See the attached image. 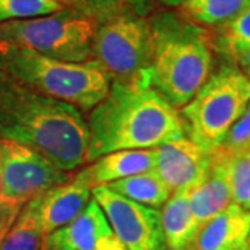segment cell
Masks as SVG:
<instances>
[{
    "mask_svg": "<svg viewBox=\"0 0 250 250\" xmlns=\"http://www.w3.org/2000/svg\"><path fill=\"white\" fill-rule=\"evenodd\" d=\"M156 150L154 171L172 192L192 190L206 178L214 153L205 152L188 135L164 143Z\"/></svg>",
    "mask_w": 250,
    "mask_h": 250,
    "instance_id": "30bf717a",
    "label": "cell"
},
{
    "mask_svg": "<svg viewBox=\"0 0 250 250\" xmlns=\"http://www.w3.org/2000/svg\"><path fill=\"white\" fill-rule=\"evenodd\" d=\"M3 192L1 195L28 202L32 197L72 178L42 153L21 143L0 138Z\"/></svg>",
    "mask_w": 250,
    "mask_h": 250,
    "instance_id": "ba28073f",
    "label": "cell"
},
{
    "mask_svg": "<svg viewBox=\"0 0 250 250\" xmlns=\"http://www.w3.org/2000/svg\"><path fill=\"white\" fill-rule=\"evenodd\" d=\"M153 59L150 85L177 110L193 99L208 80L214 62V38L182 14L160 13L150 20Z\"/></svg>",
    "mask_w": 250,
    "mask_h": 250,
    "instance_id": "3957f363",
    "label": "cell"
},
{
    "mask_svg": "<svg viewBox=\"0 0 250 250\" xmlns=\"http://www.w3.org/2000/svg\"><path fill=\"white\" fill-rule=\"evenodd\" d=\"M135 4H136L139 16H143L149 10V6L152 4V0H135Z\"/></svg>",
    "mask_w": 250,
    "mask_h": 250,
    "instance_id": "4316f807",
    "label": "cell"
},
{
    "mask_svg": "<svg viewBox=\"0 0 250 250\" xmlns=\"http://www.w3.org/2000/svg\"><path fill=\"white\" fill-rule=\"evenodd\" d=\"M249 6L250 0H187L181 14L200 27H221Z\"/></svg>",
    "mask_w": 250,
    "mask_h": 250,
    "instance_id": "d6986e66",
    "label": "cell"
},
{
    "mask_svg": "<svg viewBox=\"0 0 250 250\" xmlns=\"http://www.w3.org/2000/svg\"><path fill=\"white\" fill-rule=\"evenodd\" d=\"M25 203L27 202L20 199H13L3 195L0 196V245L11 229L13 224L16 223Z\"/></svg>",
    "mask_w": 250,
    "mask_h": 250,
    "instance_id": "d4e9b609",
    "label": "cell"
},
{
    "mask_svg": "<svg viewBox=\"0 0 250 250\" xmlns=\"http://www.w3.org/2000/svg\"><path fill=\"white\" fill-rule=\"evenodd\" d=\"M92 196L125 250H168L157 208L132 202L107 187L93 188Z\"/></svg>",
    "mask_w": 250,
    "mask_h": 250,
    "instance_id": "9c48e42d",
    "label": "cell"
},
{
    "mask_svg": "<svg viewBox=\"0 0 250 250\" xmlns=\"http://www.w3.org/2000/svg\"><path fill=\"white\" fill-rule=\"evenodd\" d=\"M70 9L64 0H0V24L53 14Z\"/></svg>",
    "mask_w": 250,
    "mask_h": 250,
    "instance_id": "44dd1931",
    "label": "cell"
},
{
    "mask_svg": "<svg viewBox=\"0 0 250 250\" xmlns=\"http://www.w3.org/2000/svg\"><path fill=\"white\" fill-rule=\"evenodd\" d=\"M0 138L29 146L71 172L85 164L89 131L75 106L0 71Z\"/></svg>",
    "mask_w": 250,
    "mask_h": 250,
    "instance_id": "7a4b0ae2",
    "label": "cell"
},
{
    "mask_svg": "<svg viewBox=\"0 0 250 250\" xmlns=\"http://www.w3.org/2000/svg\"><path fill=\"white\" fill-rule=\"evenodd\" d=\"M39 195L28 200L0 245V250H43L46 235L39 218Z\"/></svg>",
    "mask_w": 250,
    "mask_h": 250,
    "instance_id": "ac0fdd59",
    "label": "cell"
},
{
    "mask_svg": "<svg viewBox=\"0 0 250 250\" xmlns=\"http://www.w3.org/2000/svg\"><path fill=\"white\" fill-rule=\"evenodd\" d=\"M92 199V188L77 177L39 195V218L47 236L70 224L85 210Z\"/></svg>",
    "mask_w": 250,
    "mask_h": 250,
    "instance_id": "5bb4252c",
    "label": "cell"
},
{
    "mask_svg": "<svg viewBox=\"0 0 250 250\" xmlns=\"http://www.w3.org/2000/svg\"><path fill=\"white\" fill-rule=\"evenodd\" d=\"M86 124L85 164L118 150L156 149L187 135L179 110L153 88L150 78L111 81L107 95L89 111Z\"/></svg>",
    "mask_w": 250,
    "mask_h": 250,
    "instance_id": "6da1fadb",
    "label": "cell"
},
{
    "mask_svg": "<svg viewBox=\"0 0 250 250\" xmlns=\"http://www.w3.org/2000/svg\"><path fill=\"white\" fill-rule=\"evenodd\" d=\"M0 71L49 98L89 113L107 95L111 78L93 59L72 62L0 42Z\"/></svg>",
    "mask_w": 250,
    "mask_h": 250,
    "instance_id": "277c9868",
    "label": "cell"
},
{
    "mask_svg": "<svg viewBox=\"0 0 250 250\" xmlns=\"http://www.w3.org/2000/svg\"><path fill=\"white\" fill-rule=\"evenodd\" d=\"M248 250H250V243H249V249H248Z\"/></svg>",
    "mask_w": 250,
    "mask_h": 250,
    "instance_id": "f546056e",
    "label": "cell"
},
{
    "mask_svg": "<svg viewBox=\"0 0 250 250\" xmlns=\"http://www.w3.org/2000/svg\"><path fill=\"white\" fill-rule=\"evenodd\" d=\"M3 192V171H1V154H0V196Z\"/></svg>",
    "mask_w": 250,
    "mask_h": 250,
    "instance_id": "f1b7e54d",
    "label": "cell"
},
{
    "mask_svg": "<svg viewBox=\"0 0 250 250\" xmlns=\"http://www.w3.org/2000/svg\"><path fill=\"white\" fill-rule=\"evenodd\" d=\"M218 28L214 38V47L235 57L250 49V6Z\"/></svg>",
    "mask_w": 250,
    "mask_h": 250,
    "instance_id": "ffe728a7",
    "label": "cell"
},
{
    "mask_svg": "<svg viewBox=\"0 0 250 250\" xmlns=\"http://www.w3.org/2000/svg\"><path fill=\"white\" fill-rule=\"evenodd\" d=\"M187 0H159V3H161L166 7H181Z\"/></svg>",
    "mask_w": 250,
    "mask_h": 250,
    "instance_id": "83f0119b",
    "label": "cell"
},
{
    "mask_svg": "<svg viewBox=\"0 0 250 250\" xmlns=\"http://www.w3.org/2000/svg\"><path fill=\"white\" fill-rule=\"evenodd\" d=\"M92 59L111 81L149 78L153 59L150 21L135 14L106 20L96 28Z\"/></svg>",
    "mask_w": 250,
    "mask_h": 250,
    "instance_id": "52a82bcc",
    "label": "cell"
},
{
    "mask_svg": "<svg viewBox=\"0 0 250 250\" xmlns=\"http://www.w3.org/2000/svg\"><path fill=\"white\" fill-rule=\"evenodd\" d=\"M156 166L154 149L118 150L100 156L89 163L88 167L75 175L92 189L106 187L120 179L128 178L146 171H153Z\"/></svg>",
    "mask_w": 250,
    "mask_h": 250,
    "instance_id": "4fadbf2b",
    "label": "cell"
},
{
    "mask_svg": "<svg viewBox=\"0 0 250 250\" xmlns=\"http://www.w3.org/2000/svg\"><path fill=\"white\" fill-rule=\"evenodd\" d=\"M192 214L199 228L232 203L228 179V153L217 150L206 178L189 192Z\"/></svg>",
    "mask_w": 250,
    "mask_h": 250,
    "instance_id": "9a60e30c",
    "label": "cell"
},
{
    "mask_svg": "<svg viewBox=\"0 0 250 250\" xmlns=\"http://www.w3.org/2000/svg\"><path fill=\"white\" fill-rule=\"evenodd\" d=\"M233 60L238 62V68L241 70L246 77H248V80L250 81V49L249 50H246V52H242V53L236 54L235 57H233Z\"/></svg>",
    "mask_w": 250,
    "mask_h": 250,
    "instance_id": "484cf974",
    "label": "cell"
},
{
    "mask_svg": "<svg viewBox=\"0 0 250 250\" xmlns=\"http://www.w3.org/2000/svg\"><path fill=\"white\" fill-rule=\"evenodd\" d=\"M193 250H195V249H193Z\"/></svg>",
    "mask_w": 250,
    "mask_h": 250,
    "instance_id": "4dcf8cb0",
    "label": "cell"
},
{
    "mask_svg": "<svg viewBox=\"0 0 250 250\" xmlns=\"http://www.w3.org/2000/svg\"><path fill=\"white\" fill-rule=\"evenodd\" d=\"M249 149H250V147H249Z\"/></svg>",
    "mask_w": 250,
    "mask_h": 250,
    "instance_id": "1f68e13d",
    "label": "cell"
},
{
    "mask_svg": "<svg viewBox=\"0 0 250 250\" xmlns=\"http://www.w3.org/2000/svg\"><path fill=\"white\" fill-rule=\"evenodd\" d=\"M95 32L93 18L74 9H64L42 17L1 22L0 42L62 62H85L92 60Z\"/></svg>",
    "mask_w": 250,
    "mask_h": 250,
    "instance_id": "8992f818",
    "label": "cell"
},
{
    "mask_svg": "<svg viewBox=\"0 0 250 250\" xmlns=\"http://www.w3.org/2000/svg\"><path fill=\"white\" fill-rule=\"evenodd\" d=\"M228 179L232 203L250 210V149L228 153Z\"/></svg>",
    "mask_w": 250,
    "mask_h": 250,
    "instance_id": "7402d4cb",
    "label": "cell"
},
{
    "mask_svg": "<svg viewBox=\"0 0 250 250\" xmlns=\"http://www.w3.org/2000/svg\"><path fill=\"white\" fill-rule=\"evenodd\" d=\"M43 250H125L93 199L71 223L49 233Z\"/></svg>",
    "mask_w": 250,
    "mask_h": 250,
    "instance_id": "8fae6325",
    "label": "cell"
},
{
    "mask_svg": "<svg viewBox=\"0 0 250 250\" xmlns=\"http://www.w3.org/2000/svg\"><path fill=\"white\" fill-rule=\"evenodd\" d=\"M160 213L167 249L193 250L200 228L190 210L189 190L172 192Z\"/></svg>",
    "mask_w": 250,
    "mask_h": 250,
    "instance_id": "2e32d148",
    "label": "cell"
},
{
    "mask_svg": "<svg viewBox=\"0 0 250 250\" xmlns=\"http://www.w3.org/2000/svg\"><path fill=\"white\" fill-rule=\"evenodd\" d=\"M250 102V81L235 65L211 72L205 85L179 110L185 131L205 152L220 150L224 139Z\"/></svg>",
    "mask_w": 250,
    "mask_h": 250,
    "instance_id": "5b68a950",
    "label": "cell"
},
{
    "mask_svg": "<svg viewBox=\"0 0 250 250\" xmlns=\"http://www.w3.org/2000/svg\"><path fill=\"white\" fill-rule=\"evenodd\" d=\"M67 6L81 11L90 18L106 17V20L123 16V14H135L139 16L135 0H64Z\"/></svg>",
    "mask_w": 250,
    "mask_h": 250,
    "instance_id": "603a6c76",
    "label": "cell"
},
{
    "mask_svg": "<svg viewBox=\"0 0 250 250\" xmlns=\"http://www.w3.org/2000/svg\"><path fill=\"white\" fill-rule=\"evenodd\" d=\"M250 147V102L243 110L242 116L229 129L227 138L224 139L220 150L229 153H238Z\"/></svg>",
    "mask_w": 250,
    "mask_h": 250,
    "instance_id": "cb8c5ba5",
    "label": "cell"
},
{
    "mask_svg": "<svg viewBox=\"0 0 250 250\" xmlns=\"http://www.w3.org/2000/svg\"><path fill=\"white\" fill-rule=\"evenodd\" d=\"M106 187L132 202L157 210L166 205L172 195V190L164 184L154 170L120 179Z\"/></svg>",
    "mask_w": 250,
    "mask_h": 250,
    "instance_id": "e0dca14e",
    "label": "cell"
},
{
    "mask_svg": "<svg viewBox=\"0 0 250 250\" xmlns=\"http://www.w3.org/2000/svg\"><path fill=\"white\" fill-rule=\"evenodd\" d=\"M250 210L231 203L206 223L197 233L195 250H248Z\"/></svg>",
    "mask_w": 250,
    "mask_h": 250,
    "instance_id": "7c38bea8",
    "label": "cell"
}]
</instances>
